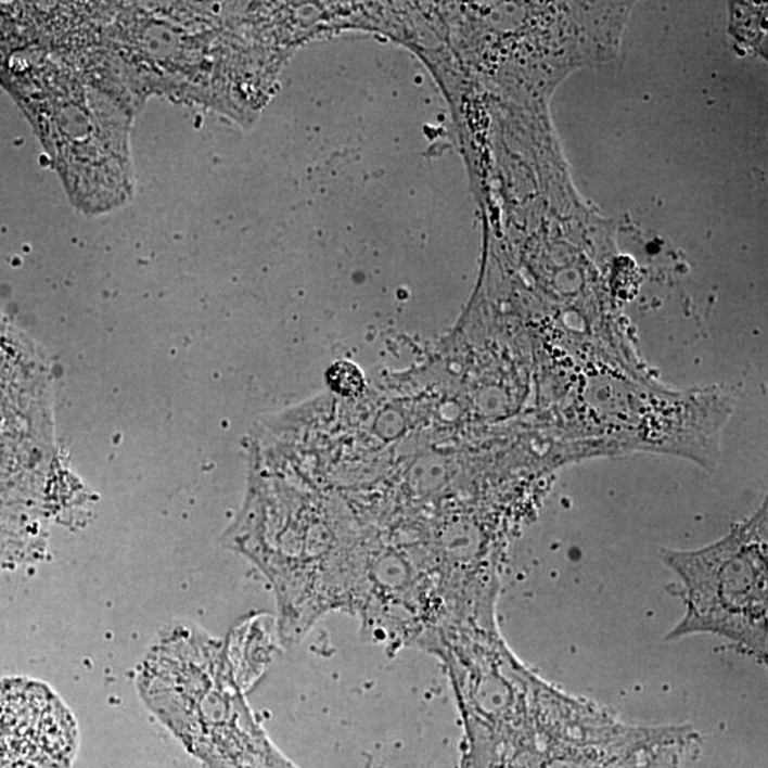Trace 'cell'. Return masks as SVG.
I'll return each mask as SVG.
<instances>
[{
	"instance_id": "obj_1",
	"label": "cell",
	"mask_w": 768,
	"mask_h": 768,
	"mask_svg": "<svg viewBox=\"0 0 768 768\" xmlns=\"http://www.w3.org/2000/svg\"><path fill=\"white\" fill-rule=\"evenodd\" d=\"M662 560L684 588V615L667 640L713 635L767 663V500L716 542L697 550H663Z\"/></svg>"
},
{
	"instance_id": "obj_2",
	"label": "cell",
	"mask_w": 768,
	"mask_h": 768,
	"mask_svg": "<svg viewBox=\"0 0 768 768\" xmlns=\"http://www.w3.org/2000/svg\"><path fill=\"white\" fill-rule=\"evenodd\" d=\"M583 388L585 432L615 443V450L670 452L699 464H715L730 396L715 391L665 393L642 383L597 379Z\"/></svg>"
},
{
	"instance_id": "obj_3",
	"label": "cell",
	"mask_w": 768,
	"mask_h": 768,
	"mask_svg": "<svg viewBox=\"0 0 768 768\" xmlns=\"http://www.w3.org/2000/svg\"><path fill=\"white\" fill-rule=\"evenodd\" d=\"M79 729L48 684L0 679V768H71Z\"/></svg>"
},
{
	"instance_id": "obj_4",
	"label": "cell",
	"mask_w": 768,
	"mask_h": 768,
	"mask_svg": "<svg viewBox=\"0 0 768 768\" xmlns=\"http://www.w3.org/2000/svg\"><path fill=\"white\" fill-rule=\"evenodd\" d=\"M327 379L333 392L342 396H356L362 393L364 379L356 366L347 362H337L328 370Z\"/></svg>"
}]
</instances>
